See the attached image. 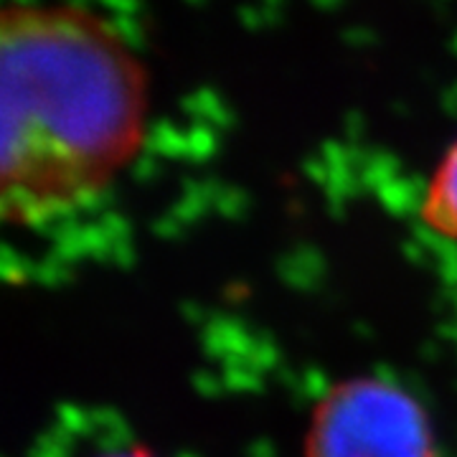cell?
Returning <instances> with one entry per match:
<instances>
[{
  "mask_svg": "<svg viewBox=\"0 0 457 457\" xmlns=\"http://www.w3.org/2000/svg\"><path fill=\"white\" fill-rule=\"evenodd\" d=\"M5 224L38 228L104 196L140 153L147 77L104 18L18 3L0 18Z\"/></svg>",
  "mask_w": 457,
  "mask_h": 457,
  "instance_id": "6da1fadb",
  "label": "cell"
},
{
  "mask_svg": "<svg viewBox=\"0 0 457 457\" xmlns=\"http://www.w3.org/2000/svg\"><path fill=\"white\" fill-rule=\"evenodd\" d=\"M308 457H432L422 407L381 378L338 384L312 414Z\"/></svg>",
  "mask_w": 457,
  "mask_h": 457,
  "instance_id": "7a4b0ae2",
  "label": "cell"
},
{
  "mask_svg": "<svg viewBox=\"0 0 457 457\" xmlns=\"http://www.w3.org/2000/svg\"><path fill=\"white\" fill-rule=\"evenodd\" d=\"M422 216L427 227L442 237L457 239V140L445 153V158L427 183Z\"/></svg>",
  "mask_w": 457,
  "mask_h": 457,
  "instance_id": "3957f363",
  "label": "cell"
},
{
  "mask_svg": "<svg viewBox=\"0 0 457 457\" xmlns=\"http://www.w3.org/2000/svg\"><path fill=\"white\" fill-rule=\"evenodd\" d=\"M107 457H150V455H143V453H120V455H107Z\"/></svg>",
  "mask_w": 457,
  "mask_h": 457,
  "instance_id": "277c9868",
  "label": "cell"
}]
</instances>
